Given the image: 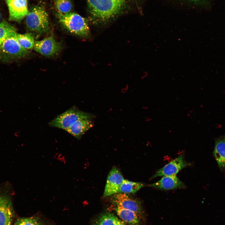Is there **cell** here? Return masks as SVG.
Returning <instances> with one entry per match:
<instances>
[{
    "label": "cell",
    "mask_w": 225,
    "mask_h": 225,
    "mask_svg": "<svg viewBox=\"0 0 225 225\" xmlns=\"http://www.w3.org/2000/svg\"><path fill=\"white\" fill-rule=\"evenodd\" d=\"M90 13L93 20L105 22L116 17L124 9L126 0H87Z\"/></svg>",
    "instance_id": "cell-1"
},
{
    "label": "cell",
    "mask_w": 225,
    "mask_h": 225,
    "mask_svg": "<svg viewBox=\"0 0 225 225\" xmlns=\"http://www.w3.org/2000/svg\"><path fill=\"white\" fill-rule=\"evenodd\" d=\"M14 191L8 182L0 183V225H11L14 216L12 198Z\"/></svg>",
    "instance_id": "cell-2"
},
{
    "label": "cell",
    "mask_w": 225,
    "mask_h": 225,
    "mask_svg": "<svg viewBox=\"0 0 225 225\" xmlns=\"http://www.w3.org/2000/svg\"><path fill=\"white\" fill-rule=\"evenodd\" d=\"M59 22L69 32L75 35L87 37L90 33L87 21L79 14L74 12L58 14Z\"/></svg>",
    "instance_id": "cell-3"
},
{
    "label": "cell",
    "mask_w": 225,
    "mask_h": 225,
    "mask_svg": "<svg viewBox=\"0 0 225 225\" xmlns=\"http://www.w3.org/2000/svg\"><path fill=\"white\" fill-rule=\"evenodd\" d=\"M25 23L31 31L42 33L49 29L48 15L45 8L40 6H34L28 10Z\"/></svg>",
    "instance_id": "cell-4"
},
{
    "label": "cell",
    "mask_w": 225,
    "mask_h": 225,
    "mask_svg": "<svg viewBox=\"0 0 225 225\" xmlns=\"http://www.w3.org/2000/svg\"><path fill=\"white\" fill-rule=\"evenodd\" d=\"M95 117V116L92 114L83 112L74 106L57 116L48 124L50 126L66 130L79 119H92Z\"/></svg>",
    "instance_id": "cell-5"
},
{
    "label": "cell",
    "mask_w": 225,
    "mask_h": 225,
    "mask_svg": "<svg viewBox=\"0 0 225 225\" xmlns=\"http://www.w3.org/2000/svg\"><path fill=\"white\" fill-rule=\"evenodd\" d=\"M16 35L8 38L0 45V60L9 62L24 58L29 54V51L19 45L16 39Z\"/></svg>",
    "instance_id": "cell-6"
},
{
    "label": "cell",
    "mask_w": 225,
    "mask_h": 225,
    "mask_svg": "<svg viewBox=\"0 0 225 225\" xmlns=\"http://www.w3.org/2000/svg\"><path fill=\"white\" fill-rule=\"evenodd\" d=\"M113 195L111 200L114 205L134 212L142 218V208L139 200L124 193L118 192Z\"/></svg>",
    "instance_id": "cell-7"
},
{
    "label": "cell",
    "mask_w": 225,
    "mask_h": 225,
    "mask_svg": "<svg viewBox=\"0 0 225 225\" xmlns=\"http://www.w3.org/2000/svg\"><path fill=\"white\" fill-rule=\"evenodd\" d=\"M190 165V163L185 160L184 153H182L163 167L158 170L151 177L150 179L158 177L176 175L181 169Z\"/></svg>",
    "instance_id": "cell-8"
},
{
    "label": "cell",
    "mask_w": 225,
    "mask_h": 225,
    "mask_svg": "<svg viewBox=\"0 0 225 225\" xmlns=\"http://www.w3.org/2000/svg\"><path fill=\"white\" fill-rule=\"evenodd\" d=\"M124 179L120 170L117 167L112 168L107 177L103 197L118 193L120 186Z\"/></svg>",
    "instance_id": "cell-9"
},
{
    "label": "cell",
    "mask_w": 225,
    "mask_h": 225,
    "mask_svg": "<svg viewBox=\"0 0 225 225\" xmlns=\"http://www.w3.org/2000/svg\"><path fill=\"white\" fill-rule=\"evenodd\" d=\"M35 50L41 54L46 56H52L57 54L61 49L60 43L52 36L44 39L35 41Z\"/></svg>",
    "instance_id": "cell-10"
},
{
    "label": "cell",
    "mask_w": 225,
    "mask_h": 225,
    "mask_svg": "<svg viewBox=\"0 0 225 225\" xmlns=\"http://www.w3.org/2000/svg\"><path fill=\"white\" fill-rule=\"evenodd\" d=\"M9 12V20L20 22L27 15V0H6Z\"/></svg>",
    "instance_id": "cell-11"
},
{
    "label": "cell",
    "mask_w": 225,
    "mask_h": 225,
    "mask_svg": "<svg viewBox=\"0 0 225 225\" xmlns=\"http://www.w3.org/2000/svg\"><path fill=\"white\" fill-rule=\"evenodd\" d=\"M148 186L155 189L165 190L186 188L185 184L176 175L163 176L158 181Z\"/></svg>",
    "instance_id": "cell-12"
},
{
    "label": "cell",
    "mask_w": 225,
    "mask_h": 225,
    "mask_svg": "<svg viewBox=\"0 0 225 225\" xmlns=\"http://www.w3.org/2000/svg\"><path fill=\"white\" fill-rule=\"evenodd\" d=\"M93 125L92 119H82L78 120L65 131L76 139H80Z\"/></svg>",
    "instance_id": "cell-13"
},
{
    "label": "cell",
    "mask_w": 225,
    "mask_h": 225,
    "mask_svg": "<svg viewBox=\"0 0 225 225\" xmlns=\"http://www.w3.org/2000/svg\"><path fill=\"white\" fill-rule=\"evenodd\" d=\"M113 209L119 217L129 225H140L142 218L134 212L116 206Z\"/></svg>",
    "instance_id": "cell-14"
},
{
    "label": "cell",
    "mask_w": 225,
    "mask_h": 225,
    "mask_svg": "<svg viewBox=\"0 0 225 225\" xmlns=\"http://www.w3.org/2000/svg\"><path fill=\"white\" fill-rule=\"evenodd\" d=\"M213 155L221 170L225 168V136L217 138L215 141Z\"/></svg>",
    "instance_id": "cell-15"
},
{
    "label": "cell",
    "mask_w": 225,
    "mask_h": 225,
    "mask_svg": "<svg viewBox=\"0 0 225 225\" xmlns=\"http://www.w3.org/2000/svg\"><path fill=\"white\" fill-rule=\"evenodd\" d=\"M92 225H126L122 220L113 213L107 212L98 216L93 221Z\"/></svg>",
    "instance_id": "cell-16"
},
{
    "label": "cell",
    "mask_w": 225,
    "mask_h": 225,
    "mask_svg": "<svg viewBox=\"0 0 225 225\" xmlns=\"http://www.w3.org/2000/svg\"><path fill=\"white\" fill-rule=\"evenodd\" d=\"M145 186L146 184L142 182L124 179L120 186L118 192L127 194L134 193Z\"/></svg>",
    "instance_id": "cell-17"
},
{
    "label": "cell",
    "mask_w": 225,
    "mask_h": 225,
    "mask_svg": "<svg viewBox=\"0 0 225 225\" xmlns=\"http://www.w3.org/2000/svg\"><path fill=\"white\" fill-rule=\"evenodd\" d=\"M16 38L19 45L23 48L28 50L34 47L35 42L31 33H17Z\"/></svg>",
    "instance_id": "cell-18"
},
{
    "label": "cell",
    "mask_w": 225,
    "mask_h": 225,
    "mask_svg": "<svg viewBox=\"0 0 225 225\" xmlns=\"http://www.w3.org/2000/svg\"><path fill=\"white\" fill-rule=\"evenodd\" d=\"M17 33L14 26L6 21L2 22L0 23V46L8 38Z\"/></svg>",
    "instance_id": "cell-19"
},
{
    "label": "cell",
    "mask_w": 225,
    "mask_h": 225,
    "mask_svg": "<svg viewBox=\"0 0 225 225\" xmlns=\"http://www.w3.org/2000/svg\"><path fill=\"white\" fill-rule=\"evenodd\" d=\"M55 3L58 13H68L70 12L72 9L71 0H55Z\"/></svg>",
    "instance_id": "cell-20"
},
{
    "label": "cell",
    "mask_w": 225,
    "mask_h": 225,
    "mask_svg": "<svg viewBox=\"0 0 225 225\" xmlns=\"http://www.w3.org/2000/svg\"><path fill=\"white\" fill-rule=\"evenodd\" d=\"M14 225H44L38 218L35 217L22 218L18 219Z\"/></svg>",
    "instance_id": "cell-21"
},
{
    "label": "cell",
    "mask_w": 225,
    "mask_h": 225,
    "mask_svg": "<svg viewBox=\"0 0 225 225\" xmlns=\"http://www.w3.org/2000/svg\"><path fill=\"white\" fill-rule=\"evenodd\" d=\"M194 5H200L205 2L207 0H181Z\"/></svg>",
    "instance_id": "cell-22"
},
{
    "label": "cell",
    "mask_w": 225,
    "mask_h": 225,
    "mask_svg": "<svg viewBox=\"0 0 225 225\" xmlns=\"http://www.w3.org/2000/svg\"><path fill=\"white\" fill-rule=\"evenodd\" d=\"M1 13H0V20H1Z\"/></svg>",
    "instance_id": "cell-23"
}]
</instances>
